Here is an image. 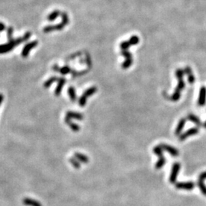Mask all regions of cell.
<instances>
[{
  "instance_id": "d4e9b609",
  "label": "cell",
  "mask_w": 206,
  "mask_h": 206,
  "mask_svg": "<svg viewBox=\"0 0 206 206\" xmlns=\"http://www.w3.org/2000/svg\"><path fill=\"white\" fill-rule=\"evenodd\" d=\"M25 204H28V205H33V206H41V204L36 201H33L32 199H25Z\"/></svg>"
},
{
  "instance_id": "30bf717a",
  "label": "cell",
  "mask_w": 206,
  "mask_h": 206,
  "mask_svg": "<svg viewBox=\"0 0 206 206\" xmlns=\"http://www.w3.org/2000/svg\"><path fill=\"white\" fill-rule=\"evenodd\" d=\"M160 148L163 150V151H167V153H169V154H170L171 156H173V157H177V156H179V151L176 149V148H173V147H172V146H170V145H168V144H160Z\"/></svg>"
},
{
  "instance_id": "7a4b0ae2",
  "label": "cell",
  "mask_w": 206,
  "mask_h": 206,
  "mask_svg": "<svg viewBox=\"0 0 206 206\" xmlns=\"http://www.w3.org/2000/svg\"><path fill=\"white\" fill-rule=\"evenodd\" d=\"M31 37V33L30 32H28L25 35H24L22 38H19L18 39H13L12 41H8V44H5V45H0V54H5V53H8L9 51H11L12 50L14 49V48L15 46H18L20 44H22L24 41H27Z\"/></svg>"
},
{
  "instance_id": "484cf974",
  "label": "cell",
  "mask_w": 206,
  "mask_h": 206,
  "mask_svg": "<svg viewBox=\"0 0 206 206\" xmlns=\"http://www.w3.org/2000/svg\"><path fill=\"white\" fill-rule=\"evenodd\" d=\"M12 33H13V28L12 27H9L8 28V32H7V35H8V41H11L13 40Z\"/></svg>"
},
{
  "instance_id": "ffe728a7",
  "label": "cell",
  "mask_w": 206,
  "mask_h": 206,
  "mask_svg": "<svg viewBox=\"0 0 206 206\" xmlns=\"http://www.w3.org/2000/svg\"><path fill=\"white\" fill-rule=\"evenodd\" d=\"M58 80V78L57 77V76H52V77L49 78V79H48V80L46 81V82H45V84H44V86H45V88H48L50 87V86H51V84H52L53 82H56V81Z\"/></svg>"
},
{
  "instance_id": "277c9868",
  "label": "cell",
  "mask_w": 206,
  "mask_h": 206,
  "mask_svg": "<svg viewBox=\"0 0 206 206\" xmlns=\"http://www.w3.org/2000/svg\"><path fill=\"white\" fill-rule=\"evenodd\" d=\"M153 151H154V154L159 157V160L156 163L155 168L157 170H160V169H161L164 166L165 163H166V159H165L163 154V149L159 145V146H156L155 148H154Z\"/></svg>"
},
{
  "instance_id": "5b68a950",
  "label": "cell",
  "mask_w": 206,
  "mask_h": 206,
  "mask_svg": "<svg viewBox=\"0 0 206 206\" xmlns=\"http://www.w3.org/2000/svg\"><path fill=\"white\" fill-rule=\"evenodd\" d=\"M96 91H97V88H95V86H92V87L86 89V90L84 92V93L82 95V96L79 98V105L82 107L85 106V105H86V100H87V98H89V96H91L92 95H93L94 93H95Z\"/></svg>"
},
{
  "instance_id": "9c48e42d",
  "label": "cell",
  "mask_w": 206,
  "mask_h": 206,
  "mask_svg": "<svg viewBox=\"0 0 206 206\" xmlns=\"http://www.w3.org/2000/svg\"><path fill=\"white\" fill-rule=\"evenodd\" d=\"M198 133V128H192L189 129L184 133H182L179 135V141H183L185 139H187L189 137L193 136V135H197Z\"/></svg>"
},
{
  "instance_id": "ac0fdd59",
  "label": "cell",
  "mask_w": 206,
  "mask_h": 206,
  "mask_svg": "<svg viewBox=\"0 0 206 206\" xmlns=\"http://www.w3.org/2000/svg\"><path fill=\"white\" fill-rule=\"evenodd\" d=\"M203 181H204V179L198 178V182H197V185H198V188H199V189L201 190V192H202L203 195L206 196V185H204Z\"/></svg>"
},
{
  "instance_id": "ba28073f",
  "label": "cell",
  "mask_w": 206,
  "mask_h": 206,
  "mask_svg": "<svg viewBox=\"0 0 206 206\" xmlns=\"http://www.w3.org/2000/svg\"><path fill=\"white\" fill-rule=\"evenodd\" d=\"M177 189H185V190H192L195 187V184L192 181L189 182H179L175 183Z\"/></svg>"
},
{
  "instance_id": "7402d4cb",
  "label": "cell",
  "mask_w": 206,
  "mask_h": 206,
  "mask_svg": "<svg viewBox=\"0 0 206 206\" xmlns=\"http://www.w3.org/2000/svg\"><path fill=\"white\" fill-rule=\"evenodd\" d=\"M65 122L67 124V125H68L69 126H70V128H71L73 131H77L79 130V126H78L77 125H76V124H73V122H71V121L70 120L65 119Z\"/></svg>"
},
{
  "instance_id": "5bb4252c",
  "label": "cell",
  "mask_w": 206,
  "mask_h": 206,
  "mask_svg": "<svg viewBox=\"0 0 206 206\" xmlns=\"http://www.w3.org/2000/svg\"><path fill=\"white\" fill-rule=\"evenodd\" d=\"M185 121H186V119L185 118H181L179 120V123L177 125V127L176 128V130H175V135L176 136H179V135L182 134V130H183V128L185 125Z\"/></svg>"
},
{
  "instance_id": "4fadbf2b",
  "label": "cell",
  "mask_w": 206,
  "mask_h": 206,
  "mask_svg": "<svg viewBox=\"0 0 206 206\" xmlns=\"http://www.w3.org/2000/svg\"><path fill=\"white\" fill-rule=\"evenodd\" d=\"M184 73L185 74H186L188 76V82H189V84L192 85L194 82H195V77L193 74H192V69H191L190 67H185V69H184Z\"/></svg>"
},
{
  "instance_id": "603a6c76",
  "label": "cell",
  "mask_w": 206,
  "mask_h": 206,
  "mask_svg": "<svg viewBox=\"0 0 206 206\" xmlns=\"http://www.w3.org/2000/svg\"><path fill=\"white\" fill-rule=\"evenodd\" d=\"M128 41H129V42L131 43V46H134V45H138V43H139L140 39L138 36H136V35H134V36L131 37V38L128 40Z\"/></svg>"
},
{
  "instance_id": "9a60e30c",
  "label": "cell",
  "mask_w": 206,
  "mask_h": 206,
  "mask_svg": "<svg viewBox=\"0 0 206 206\" xmlns=\"http://www.w3.org/2000/svg\"><path fill=\"white\" fill-rule=\"evenodd\" d=\"M187 118L189 121H190L191 122H192V123L195 124L197 127H201V126L203 125L202 123H201V120H200V119L198 118L197 117L196 115H195L189 114L187 115V118Z\"/></svg>"
},
{
  "instance_id": "d6986e66",
  "label": "cell",
  "mask_w": 206,
  "mask_h": 206,
  "mask_svg": "<svg viewBox=\"0 0 206 206\" xmlns=\"http://www.w3.org/2000/svg\"><path fill=\"white\" fill-rule=\"evenodd\" d=\"M60 14H61V12H60L59 10H55V11L52 12H51V14L48 16L47 18H48V20L50 21V22H53V21L55 20V19L57 18L58 17Z\"/></svg>"
},
{
  "instance_id": "f546056e",
  "label": "cell",
  "mask_w": 206,
  "mask_h": 206,
  "mask_svg": "<svg viewBox=\"0 0 206 206\" xmlns=\"http://www.w3.org/2000/svg\"><path fill=\"white\" fill-rule=\"evenodd\" d=\"M2 101H3V95L0 93V105H1V104H2Z\"/></svg>"
},
{
  "instance_id": "3957f363",
  "label": "cell",
  "mask_w": 206,
  "mask_h": 206,
  "mask_svg": "<svg viewBox=\"0 0 206 206\" xmlns=\"http://www.w3.org/2000/svg\"><path fill=\"white\" fill-rule=\"evenodd\" d=\"M60 15L62 17L61 23H60L59 25H57L47 26L43 30V32L45 33H49V32H54V31H60L64 28L66 25H67V24L69 23V18L67 13L61 12Z\"/></svg>"
},
{
  "instance_id": "e0dca14e",
  "label": "cell",
  "mask_w": 206,
  "mask_h": 206,
  "mask_svg": "<svg viewBox=\"0 0 206 206\" xmlns=\"http://www.w3.org/2000/svg\"><path fill=\"white\" fill-rule=\"evenodd\" d=\"M66 83V79L64 78L61 77L60 79H58V85H57V88H56L55 90V95H59L61 92L62 89L64 87V84Z\"/></svg>"
},
{
  "instance_id": "83f0119b",
  "label": "cell",
  "mask_w": 206,
  "mask_h": 206,
  "mask_svg": "<svg viewBox=\"0 0 206 206\" xmlns=\"http://www.w3.org/2000/svg\"><path fill=\"white\" fill-rule=\"evenodd\" d=\"M198 178H200V179H206V171L201 173V174L198 176Z\"/></svg>"
},
{
  "instance_id": "8992f818",
  "label": "cell",
  "mask_w": 206,
  "mask_h": 206,
  "mask_svg": "<svg viewBox=\"0 0 206 206\" xmlns=\"http://www.w3.org/2000/svg\"><path fill=\"white\" fill-rule=\"evenodd\" d=\"M121 55L125 57V60L122 64V68L125 70L128 69L133 64V57L131 54L128 50H121Z\"/></svg>"
},
{
  "instance_id": "2e32d148",
  "label": "cell",
  "mask_w": 206,
  "mask_h": 206,
  "mask_svg": "<svg viewBox=\"0 0 206 206\" xmlns=\"http://www.w3.org/2000/svg\"><path fill=\"white\" fill-rule=\"evenodd\" d=\"M71 118H76L78 120H82L83 118V116L80 114V113L74 112V111H68L66 115L65 119H71Z\"/></svg>"
},
{
  "instance_id": "44dd1931",
  "label": "cell",
  "mask_w": 206,
  "mask_h": 206,
  "mask_svg": "<svg viewBox=\"0 0 206 206\" xmlns=\"http://www.w3.org/2000/svg\"><path fill=\"white\" fill-rule=\"evenodd\" d=\"M68 94L69 96H70V99L72 101H75L76 99V91L73 87H70L68 89Z\"/></svg>"
},
{
  "instance_id": "4dcf8cb0",
  "label": "cell",
  "mask_w": 206,
  "mask_h": 206,
  "mask_svg": "<svg viewBox=\"0 0 206 206\" xmlns=\"http://www.w3.org/2000/svg\"><path fill=\"white\" fill-rule=\"evenodd\" d=\"M203 128L206 129V121H205V122H204V123L203 124Z\"/></svg>"
},
{
  "instance_id": "f1b7e54d",
  "label": "cell",
  "mask_w": 206,
  "mask_h": 206,
  "mask_svg": "<svg viewBox=\"0 0 206 206\" xmlns=\"http://www.w3.org/2000/svg\"><path fill=\"white\" fill-rule=\"evenodd\" d=\"M5 29V24H3L2 22H0V32H3Z\"/></svg>"
},
{
  "instance_id": "7c38bea8",
  "label": "cell",
  "mask_w": 206,
  "mask_h": 206,
  "mask_svg": "<svg viewBox=\"0 0 206 206\" xmlns=\"http://www.w3.org/2000/svg\"><path fill=\"white\" fill-rule=\"evenodd\" d=\"M206 103V87L201 86L199 89V96L198 99V106H204Z\"/></svg>"
},
{
  "instance_id": "8fae6325",
  "label": "cell",
  "mask_w": 206,
  "mask_h": 206,
  "mask_svg": "<svg viewBox=\"0 0 206 206\" xmlns=\"http://www.w3.org/2000/svg\"><path fill=\"white\" fill-rule=\"evenodd\" d=\"M38 41H34L30 42V43L27 44L22 49V56L23 57H27L28 56L29 52H30L33 48H35V47L38 45Z\"/></svg>"
},
{
  "instance_id": "cb8c5ba5",
  "label": "cell",
  "mask_w": 206,
  "mask_h": 206,
  "mask_svg": "<svg viewBox=\"0 0 206 206\" xmlns=\"http://www.w3.org/2000/svg\"><path fill=\"white\" fill-rule=\"evenodd\" d=\"M70 72H71V69H70L69 67H67V66H64V67L60 68V70H59V73H61L62 75L68 74V73H70Z\"/></svg>"
},
{
  "instance_id": "6da1fadb",
  "label": "cell",
  "mask_w": 206,
  "mask_h": 206,
  "mask_svg": "<svg viewBox=\"0 0 206 206\" xmlns=\"http://www.w3.org/2000/svg\"><path fill=\"white\" fill-rule=\"evenodd\" d=\"M184 74H185L184 70H182V69H177V70H176V76L178 79V85L177 86H176V89H175L174 93H173L171 96L167 98V99H170L173 101H176L180 98L181 91L183 90L184 88H185V82H184L183 79Z\"/></svg>"
},
{
  "instance_id": "52a82bcc",
  "label": "cell",
  "mask_w": 206,
  "mask_h": 206,
  "mask_svg": "<svg viewBox=\"0 0 206 206\" xmlns=\"http://www.w3.org/2000/svg\"><path fill=\"white\" fill-rule=\"evenodd\" d=\"M180 163L176 162L174 163L173 165V167H172V171L170 173V178H169V181H170V183L175 184L176 182V179H177V176L179 174V170H180Z\"/></svg>"
},
{
  "instance_id": "4316f807",
  "label": "cell",
  "mask_w": 206,
  "mask_h": 206,
  "mask_svg": "<svg viewBox=\"0 0 206 206\" xmlns=\"http://www.w3.org/2000/svg\"><path fill=\"white\" fill-rule=\"evenodd\" d=\"M76 157H77V158H79V159H80V160H82V161L86 162L88 160L87 158H85V157H85V156L82 155V154H76Z\"/></svg>"
}]
</instances>
